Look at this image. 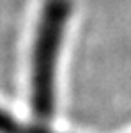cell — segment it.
I'll use <instances>...</instances> for the list:
<instances>
[{
	"mask_svg": "<svg viewBox=\"0 0 131 133\" xmlns=\"http://www.w3.org/2000/svg\"><path fill=\"white\" fill-rule=\"evenodd\" d=\"M69 14L71 0H44L36 32L30 78L32 112L39 123H48L55 112L57 59Z\"/></svg>",
	"mask_w": 131,
	"mask_h": 133,
	"instance_id": "cell-1",
	"label": "cell"
},
{
	"mask_svg": "<svg viewBox=\"0 0 131 133\" xmlns=\"http://www.w3.org/2000/svg\"><path fill=\"white\" fill-rule=\"evenodd\" d=\"M23 126L18 121H14L9 114H5L4 110H0V133H21Z\"/></svg>",
	"mask_w": 131,
	"mask_h": 133,
	"instance_id": "cell-2",
	"label": "cell"
}]
</instances>
